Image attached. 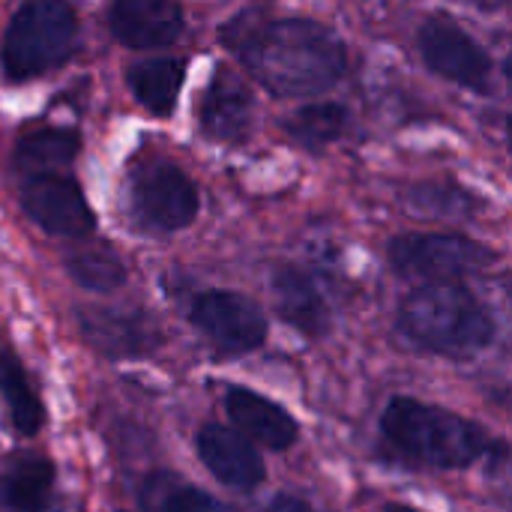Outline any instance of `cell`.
Returning <instances> with one entry per match:
<instances>
[{"mask_svg": "<svg viewBox=\"0 0 512 512\" xmlns=\"http://www.w3.org/2000/svg\"><path fill=\"white\" fill-rule=\"evenodd\" d=\"M78 36V18L69 0H27L3 33L0 63L9 81H30L60 66Z\"/></svg>", "mask_w": 512, "mask_h": 512, "instance_id": "obj_4", "label": "cell"}, {"mask_svg": "<svg viewBox=\"0 0 512 512\" xmlns=\"http://www.w3.org/2000/svg\"><path fill=\"white\" fill-rule=\"evenodd\" d=\"M0 399L9 411V420L18 435H36L42 429L45 411L39 396L33 393L24 366L12 351H0Z\"/></svg>", "mask_w": 512, "mask_h": 512, "instance_id": "obj_18", "label": "cell"}, {"mask_svg": "<svg viewBox=\"0 0 512 512\" xmlns=\"http://www.w3.org/2000/svg\"><path fill=\"white\" fill-rule=\"evenodd\" d=\"M186 66L171 57L141 60L126 72V84L138 105H144L156 117H168L177 108V96L183 87Z\"/></svg>", "mask_w": 512, "mask_h": 512, "instance_id": "obj_16", "label": "cell"}, {"mask_svg": "<svg viewBox=\"0 0 512 512\" xmlns=\"http://www.w3.org/2000/svg\"><path fill=\"white\" fill-rule=\"evenodd\" d=\"M24 213L54 237H87L96 225L81 186L60 174H36L21 189Z\"/></svg>", "mask_w": 512, "mask_h": 512, "instance_id": "obj_9", "label": "cell"}, {"mask_svg": "<svg viewBox=\"0 0 512 512\" xmlns=\"http://www.w3.org/2000/svg\"><path fill=\"white\" fill-rule=\"evenodd\" d=\"M81 150L75 129H36L15 147V168L24 174H54V168L69 165Z\"/></svg>", "mask_w": 512, "mask_h": 512, "instance_id": "obj_19", "label": "cell"}, {"mask_svg": "<svg viewBox=\"0 0 512 512\" xmlns=\"http://www.w3.org/2000/svg\"><path fill=\"white\" fill-rule=\"evenodd\" d=\"M390 267L405 279L459 282L495 261V252L462 234H402L387 249Z\"/></svg>", "mask_w": 512, "mask_h": 512, "instance_id": "obj_5", "label": "cell"}, {"mask_svg": "<svg viewBox=\"0 0 512 512\" xmlns=\"http://www.w3.org/2000/svg\"><path fill=\"white\" fill-rule=\"evenodd\" d=\"M381 429L402 456L444 471L465 468L489 450V438L477 423L408 396H396L384 408Z\"/></svg>", "mask_w": 512, "mask_h": 512, "instance_id": "obj_3", "label": "cell"}, {"mask_svg": "<svg viewBox=\"0 0 512 512\" xmlns=\"http://www.w3.org/2000/svg\"><path fill=\"white\" fill-rule=\"evenodd\" d=\"M222 39L243 57L249 72L276 96H315L330 90L348 66L345 42L318 21L234 18Z\"/></svg>", "mask_w": 512, "mask_h": 512, "instance_id": "obj_1", "label": "cell"}, {"mask_svg": "<svg viewBox=\"0 0 512 512\" xmlns=\"http://www.w3.org/2000/svg\"><path fill=\"white\" fill-rule=\"evenodd\" d=\"M420 51H423V60L429 63V69L438 72L441 78H447L459 87L477 90V93H489L492 57L456 21L429 18L420 30Z\"/></svg>", "mask_w": 512, "mask_h": 512, "instance_id": "obj_7", "label": "cell"}, {"mask_svg": "<svg viewBox=\"0 0 512 512\" xmlns=\"http://www.w3.org/2000/svg\"><path fill=\"white\" fill-rule=\"evenodd\" d=\"M192 324L225 354H246L267 339L264 312L243 294L207 291L192 303Z\"/></svg>", "mask_w": 512, "mask_h": 512, "instance_id": "obj_8", "label": "cell"}, {"mask_svg": "<svg viewBox=\"0 0 512 512\" xmlns=\"http://www.w3.org/2000/svg\"><path fill=\"white\" fill-rule=\"evenodd\" d=\"M132 207L159 231H180L195 222L201 198L192 177L171 162H150L132 174Z\"/></svg>", "mask_w": 512, "mask_h": 512, "instance_id": "obj_6", "label": "cell"}, {"mask_svg": "<svg viewBox=\"0 0 512 512\" xmlns=\"http://www.w3.org/2000/svg\"><path fill=\"white\" fill-rule=\"evenodd\" d=\"M384 512H420V510H414V507H405V504H393V507H387Z\"/></svg>", "mask_w": 512, "mask_h": 512, "instance_id": "obj_25", "label": "cell"}, {"mask_svg": "<svg viewBox=\"0 0 512 512\" xmlns=\"http://www.w3.org/2000/svg\"><path fill=\"white\" fill-rule=\"evenodd\" d=\"M345 126H348V111L336 102L306 105L297 114H291L285 123L288 135L306 150H321V147L333 144L345 132Z\"/></svg>", "mask_w": 512, "mask_h": 512, "instance_id": "obj_20", "label": "cell"}, {"mask_svg": "<svg viewBox=\"0 0 512 512\" xmlns=\"http://www.w3.org/2000/svg\"><path fill=\"white\" fill-rule=\"evenodd\" d=\"M108 27L126 48H165L183 33V9L177 0H114Z\"/></svg>", "mask_w": 512, "mask_h": 512, "instance_id": "obj_11", "label": "cell"}, {"mask_svg": "<svg viewBox=\"0 0 512 512\" xmlns=\"http://www.w3.org/2000/svg\"><path fill=\"white\" fill-rule=\"evenodd\" d=\"M399 327L414 345L444 357H474L495 339L492 312L459 282H429L408 294Z\"/></svg>", "mask_w": 512, "mask_h": 512, "instance_id": "obj_2", "label": "cell"}, {"mask_svg": "<svg viewBox=\"0 0 512 512\" xmlns=\"http://www.w3.org/2000/svg\"><path fill=\"white\" fill-rule=\"evenodd\" d=\"M195 450H198V459L204 462V468L222 486L249 492L264 480V462L246 435H237L216 423H207L195 438Z\"/></svg>", "mask_w": 512, "mask_h": 512, "instance_id": "obj_13", "label": "cell"}, {"mask_svg": "<svg viewBox=\"0 0 512 512\" xmlns=\"http://www.w3.org/2000/svg\"><path fill=\"white\" fill-rule=\"evenodd\" d=\"M81 336L105 357H144L159 348V327L138 309L87 306L78 312Z\"/></svg>", "mask_w": 512, "mask_h": 512, "instance_id": "obj_10", "label": "cell"}, {"mask_svg": "<svg viewBox=\"0 0 512 512\" xmlns=\"http://www.w3.org/2000/svg\"><path fill=\"white\" fill-rule=\"evenodd\" d=\"M255 99L240 75L231 69H216L210 87L198 102V126L213 141L237 144L252 132Z\"/></svg>", "mask_w": 512, "mask_h": 512, "instance_id": "obj_12", "label": "cell"}, {"mask_svg": "<svg viewBox=\"0 0 512 512\" xmlns=\"http://www.w3.org/2000/svg\"><path fill=\"white\" fill-rule=\"evenodd\" d=\"M225 411L249 441L270 447V450H288L300 435L297 420L282 405L270 402L267 396H261L249 387H228Z\"/></svg>", "mask_w": 512, "mask_h": 512, "instance_id": "obj_14", "label": "cell"}, {"mask_svg": "<svg viewBox=\"0 0 512 512\" xmlns=\"http://www.w3.org/2000/svg\"><path fill=\"white\" fill-rule=\"evenodd\" d=\"M471 204H474L471 195L456 186L429 183V186H417L411 192V207L420 213H429V216H465L471 210Z\"/></svg>", "mask_w": 512, "mask_h": 512, "instance_id": "obj_22", "label": "cell"}, {"mask_svg": "<svg viewBox=\"0 0 512 512\" xmlns=\"http://www.w3.org/2000/svg\"><path fill=\"white\" fill-rule=\"evenodd\" d=\"M162 512H231L222 501H216L213 495L195 489V486H180L174 489L165 504H162Z\"/></svg>", "mask_w": 512, "mask_h": 512, "instance_id": "obj_23", "label": "cell"}, {"mask_svg": "<svg viewBox=\"0 0 512 512\" xmlns=\"http://www.w3.org/2000/svg\"><path fill=\"white\" fill-rule=\"evenodd\" d=\"M267 512H315L306 501H300V498H294V495H279Z\"/></svg>", "mask_w": 512, "mask_h": 512, "instance_id": "obj_24", "label": "cell"}, {"mask_svg": "<svg viewBox=\"0 0 512 512\" xmlns=\"http://www.w3.org/2000/svg\"><path fill=\"white\" fill-rule=\"evenodd\" d=\"M270 288L279 315L291 327H297L312 339L330 330V306L312 276H306L297 267H279L270 279Z\"/></svg>", "mask_w": 512, "mask_h": 512, "instance_id": "obj_15", "label": "cell"}, {"mask_svg": "<svg viewBox=\"0 0 512 512\" xmlns=\"http://www.w3.org/2000/svg\"><path fill=\"white\" fill-rule=\"evenodd\" d=\"M66 270L81 288L96 291V294L117 291L126 282V267L111 249H81L69 255Z\"/></svg>", "mask_w": 512, "mask_h": 512, "instance_id": "obj_21", "label": "cell"}, {"mask_svg": "<svg viewBox=\"0 0 512 512\" xmlns=\"http://www.w3.org/2000/svg\"><path fill=\"white\" fill-rule=\"evenodd\" d=\"M54 489V465L42 456L15 459L0 474V501L9 512H45Z\"/></svg>", "mask_w": 512, "mask_h": 512, "instance_id": "obj_17", "label": "cell"}]
</instances>
